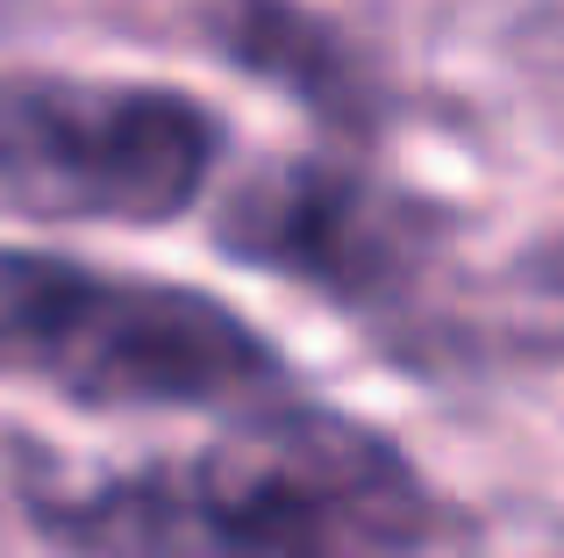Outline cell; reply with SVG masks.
<instances>
[{
	"instance_id": "6da1fadb",
	"label": "cell",
	"mask_w": 564,
	"mask_h": 558,
	"mask_svg": "<svg viewBox=\"0 0 564 558\" xmlns=\"http://www.w3.org/2000/svg\"><path fill=\"white\" fill-rule=\"evenodd\" d=\"M57 558H422L443 502L386 430L279 394L193 459L29 480Z\"/></svg>"
},
{
	"instance_id": "7a4b0ae2",
	"label": "cell",
	"mask_w": 564,
	"mask_h": 558,
	"mask_svg": "<svg viewBox=\"0 0 564 558\" xmlns=\"http://www.w3.org/2000/svg\"><path fill=\"white\" fill-rule=\"evenodd\" d=\"M0 379L79 408H264L293 365L207 287L0 244Z\"/></svg>"
},
{
	"instance_id": "3957f363",
	"label": "cell",
	"mask_w": 564,
	"mask_h": 558,
	"mask_svg": "<svg viewBox=\"0 0 564 558\" xmlns=\"http://www.w3.org/2000/svg\"><path fill=\"white\" fill-rule=\"evenodd\" d=\"M229 129L186 86L0 72V215L165 229L215 186Z\"/></svg>"
},
{
	"instance_id": "277c9868",
	"label": "cell",
	"mask_w": 564,
	"mask_h": 558,
	"mask_svg": "<svg viewBox=\"0 0 564 558\" xmlns=\"http://www.w3.org/2000/svg\"><path fill=\"white\" fill-rule=\"evenodd\" d=\"M465 215L400 186L365 158L301 151L258 165L221 201L215 244L236 266L279 272L379 330H408L457 251Z\"/></svg>"
},
{
	"instance_id": "5b68a950",
	"label": "cell",
	"mask_w": 564,
	"mask_h": 558,
	"mask_svg": "<svg viewBox=\"0 0 564 558\" xmlns=\"http://www.w3.org/2000/svg\"><path fill=\"white\" fill-rule=\"evenodd\" d=\"M215 43L229 65H243L250 79L307 100L322 122L350 129V137H365L379 122V86L365 72L358 43L344 29H329L322 14H307L301 0H221Z\"/></svg>"
}]
</instances>
